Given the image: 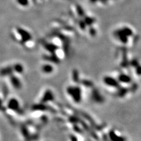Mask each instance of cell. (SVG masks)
<instances>
[{
    "label": "cell",
    "instance_id": "obj_21",
    "mask_svg": "<svg viewBox=\"0 0 141 141\" xmlns=\"http://www.w3.org/2000/svg\"><path fill=\"white\" fill-rule=\"evenodd\" d=\"M79 25L81 29H84L85 28V26H86V24H85V23L84 22H80L79 23Z\"/></svg>",
    "mask_w": 141,
    "mask_h": 141
},
{
    "label": "cell",
    "instance_id": "obj_22",
    "mask_svg": "<svg viewBox=\"0 0 141 141\" xmlns=\"http://www.w3.org/2000/svg\"><path fill=\"white\" fill-rule=\"evenodd\" d=\"M100 1H101V2H102L103 3H105L108 1V0H100Z\"/></svg>",
    "mask_w": 141,
    "mask_h": 141
},
{
    "label": "cell",
    "instance_id": "obj_9",
    "mask_svg": "<svg viewBox=\"0 0 141 141\" xmlns=\"http://www.w3.org/2000/svg\"><path fill=\"white\" fill-rule=\"evenodd\" d=\"M119 82L123 83H129L131 82V77L125 74H120L119 76Z\"/></svg>",
    "mask_w": 141,
    "mask_h": 141
},
{
    "label": "cell",
    "instance_id": "obj_17",
    "mask_svg": "<svg viewBox=\"0 0 141 141\" xmlns=\"http://www.w3.org/2000/svg\"><path fill=\"white\" fill-rule=\"evenodd\" d=\"M82 84L85 85V86H88V87H90V86H92V83L91 82H90V81H88V80H83V82H82Z\"/></svg>",
    "mask_w": 141,
    "mask_h": 141
},
{
    "label": "cell",
    "instance_id": "obj_15",
    "mask_svg": "<svg viewBox=\"0 0 141 141\" xmlns=\"http://www.w3.org/2000/svg\"><path fill=\"white\" fill-rule=\"evenodd\" d=\"M95 22V19L89 17H86L85 18V23L86 25H90Z\"/></svg>",
    "mask_w": 141,
    "mask_h": 141
},
{
    "label": "cell",
    "instance_id": "obj_24",
    "mask_svg": "<svg viewBox=\"0 0 141 141\" xmlns=\"http://www.w3.org/2000/svg\"><path fill=\"white\" fill-rule=\"evenodd\" d=\"M1 106H2V101H1V99H0V109L1 108Z\"/></svg>",
    "mask_w": 141,
    "mask_h": 141
},
{
    "label": "cell",
    "instance_id": "obj_11",
    "mask_svg": "<svg viewBox=\"0 0 141 141\" xmlns=\"http://www.w3.org/2000/svg\"><path fill=\"white\" fill-rule=\"evenodd\" d=\"M13 70L15 71L16 73L21 74L24 72V67L20 63H16L13 67Z\"/></svg>",
    "mask_w": 141,
    "mask_h": 141
},
{
    "label": "cell",
    "instance_id": "obj_4",
    "mask_svg": "<svg viewBox=\"0 0 141 141\" xmlns=\"http://www.w3.org/2000/svg\"><path fill=\"white\" fill-rule=\"evenodd\" d=\"M104 81L106 84L110 86H112L114 87H118L119 86V82L116 79H114L112 77L106 76L104 79Z\"/></svg>",
    "mask_w": 141,
    "mask_h": 141
},
{
    "label": "cell",
    "instance_id": "obj_1",
    "mask_svg": "<svg viewBox=\"0 0 141 141\" xmlns=\"http://www.w3.org/2000/svg\"><path fill=\"white\" fill-rule=\"evenodd\" d=\"M67 92L72 97L75 102L79 103L80 102L82 99V92L79 87L69 86L67 89Z\"/></svg>",
    "mask_w": 141,
    "mask_h": 141
},
{
    "label": "cell",
    "instance_id": "obj_13",
    "mask_svg": "<svg viewBox=\"0 0 141 141\" xmlns=\"http://www.w3.org/2000/svg\"><path fill=\"white\" fill-rule=\"evenodd\" d=\"M73 80L75 82H77L79 81V75L78 71L76 70H74L73 71Z\"/></svg>",
    "mask_w": 141,
    "mask_h": 141
},
{
    "label": "cell",
    "instance_id": "obj_16",
    "mask_svg": "<svg viewBox=\"0 0 141 141\" xmlns=\"http://www.w3.org/2000/svg\"><path fill=\"white\" fill-rule=\"evenodd\" d=\"M77 11L80 16H83L84 15V12L83 9L80 6H77Z\"/></svg>",
    "mask_w": 141,
    "mask_h": 141
},
{
    "label": "cell",
    "instance_id": "obj_20",
    "mask_svg": "<svg viewBox=\"0 0 141 141\" xmlns=\"http://www.w3.org/2000/svg\"><path fill=\"white\" fill-rule=\"evenodd\" d=\"M138 65H139V63L137 60H133L132 61V65H133V67H137Z\"/></svg>",
    "mask_w": 141,
    "mask_h": 141
},
{
    "label": "cell",
    "instance_id": "obj_18",
    "mask_svg": "<svg viewBox=\"0 0 141 141\" xmlns=\"http://www.w3.org/2000/svg\"><path fill=\"white\" fill-rule=\"evenodd\" d=\"M89 33L92 36H95V35L96 34V30L94 28L92 27L89 29Z\"/></svg>",
    "mask_w": 141,
    "mask_h": 141
},
{
    "label": "cell",
    "instance_id": "obj_19",
    "mask_svg": "<svg viewBox=\"0 0 141 141\" xmlns=\"http://www.w3.org/2000/svg\"><path fill=\"white\" fill-rule=\"evenodd\" d=\"M136 72H137L138 75H141V66L139 65H138L137 67V70H136Z\"/></svg>",
    "mask_w": 141,
    "mask_h": 141
},
{
    "label": "cell",
    "instance_id": "obj_5",
    "mask_svg": "<svg viewBox=\"0 0 141 141\" xmlns=\"http://www.w3.org/2000/svg\"><path fill=\"white\" fill-rule=\"evenodd\" d=\"M10 80L14 88L16 89H20L22 87V83L19 79L16 76L11 74L10 75Z\"/></svg>",
    "mask_w": 141,
    "mask_h": 141
},
{
    "label": "cell",
    "instance_id": "obj_14",
    "mask_svg": "<svg viewBox=\"0 0 141 141\" xmlns=\"http://www.w3.org/2000/svg\"><path fill=\"white\" fill-rule=\"evenodd\" d=\"M127 93V89L125 88H119L118 92V95L120 97H123Z\"/></svg>",
    "mask_w": 141,
    "mask_h": 141
},
{
    "label": "cell",
    "instance_id": "obj_6",
    "mask_svg": "<svg viewBox=\"0 0 141 141\" xmlns=\"http://www.w3.org/2000/svg\"><path fill=\"white\" fill-rule=\"evenodd\" d=\"M114 34L115 36L118 37L121 42L123 43H126L128 42V37L123 33L121 30H117L115 32Z\"/></svg>",
    "mask_w": 141,
    "mask_h": 141
},
{
    "label": "cell",
    "instance_id": "obj_23",
    "mask_svg": "<svg viewBox=\"0 0 141 141\" xmlns=\"http://www.w3.org/2000/svg\"><path fill=\"white\" fill-rule=\"evenodd\" d=\"M97 1H98V0H90V1L92 3H95V2H96Z\"/></svg>",
    "mask_w": 141,
    "mask_h": 141
},
{
    "label": "cell",
    "instance_id": "obj_3",
    "mask_svg": "<svg viewBox=\"0 0 141 141\" xmlns=\"http://www.w3.org/2000/svg\"><path fill=\"white\" fill-rule=\"evenodd\" d=\"M53 98L54 96L52 91L49 89H48L44 93L43 96L41 98V102H40V103L44 104L47 103V102L52 101V100H53Z\"/></svg>",
    "mask_w": 141,
    "mask_h": 141
},
{
    "label": "cell",
    "instance_id": "obj_12",
    "mask_svg": "<svg viewBox=\"0 0 141 141\" xmlns=\"http://www.w3.org/2000/svg\"><path fill=\"white\" fill-rule=\"evenodd\" d=\"M121 31L123 32V33L124 34H125L126 36H128V37L131 36H132V35H133L132 31L128 27L123 28V29H121Z\"/></svg>",
    "mask_w": 141,
    "mask_h": 141
},
{
    "label": "cell",
    "instance_id": "obj_7",
    "mask_svg": "<svg viewBox=\"0 0 141 141\" xmlns=\"http://www.w3.org/2000/svg\"><path fill=\"white\" fill-rule=\"evenodd\" d=\"M92 97L93 99L97 103H102L103 101V97L102 96L98 90L94 89L92 92Z\"/></svg>",
    "mask_w": 141,
    "mask_h": 141
},
{
    "label": "cell",
    "instance_id": "obj_8",
    "mask_svg": "<svg viewBox=\"0 0 141 141\" xmlns=\"http://www.w3.org/2000/svg\"><path fill=\"white\" fill-rule=\"evenodd\" d=\"M13 69L12 67H7L4 68L0 70V75L2 76H7V75H11L12 74Z\"/></svg>",
    "mask_w": 141,
    "mask_h": 141
},
{
    "label": "cell",
    "instance_id": "obj_2",
    "mask_svg": "<svg viewBox=\"0 0 141 141\" xmlns=\"http://www.w3.org/2000/svg\"><path fill=\"white\" fill-rule=\"evenodd\" d=\"M8 108L15 112L20 111V107L18 100L15 98H12L9 100L8 103Z\"/></svg>",
    "mask_w": 141,
    "mask_h": 141
},
{
    "label": "cell",
    "instance_id": "obj_10",
    "mask_svg": "<svg viewBox=\"0 0 141 141\" xmlns=\"http://www.w3.org/2000/svg\"><path fill=\"white\" fill-rule=\"evenodd\" d=\"M42 72L44 73L49 74L53 72V68L52 65L47 64L43 65L42 67Z\"/></svg>",
    "mask_w": 141,
    "mask_h": 141
}]
</instances>
